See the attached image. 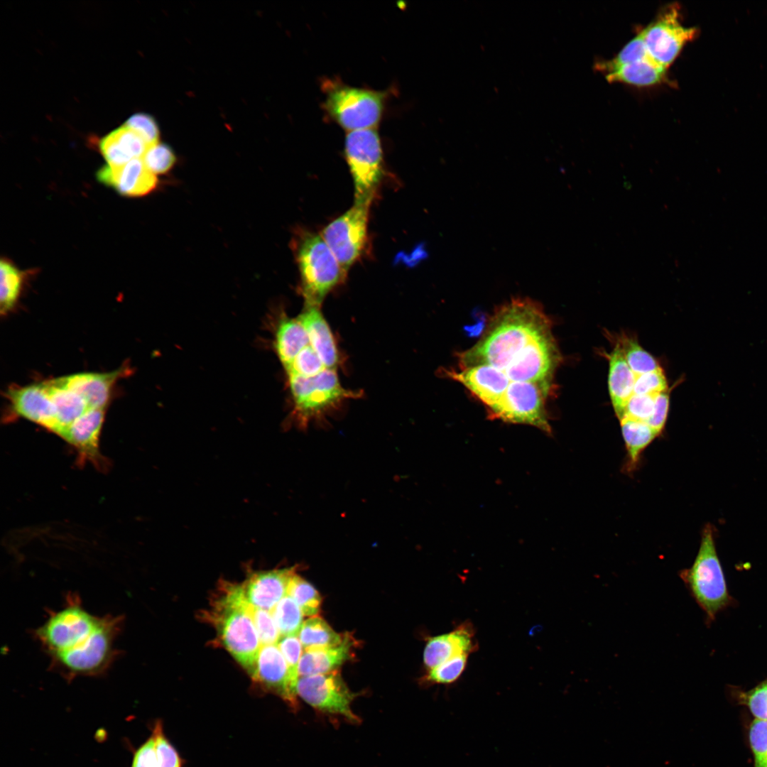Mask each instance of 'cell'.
Listing matches in <instances>:
<instances>
[{
  "instance_id": "cell-1",
  "label": "cell",
  "mask_w": 767,
  "mask_h": 767,
  "mask_svg": "<svg viewBox=\"0 0 767 767\" xmlns=\"http://www.w3.org/2000/svg\"><path fill=\"white\" fill-rule=\"evenodd\" d=\"M122 624L121 616L94 615L77 597L68 596L65 604L35 631V636L52 666L65 678L92 677L102 674L114 662Z\"/></svg>"
},
{
  "instance_id": "cell-2",
  "label": "cell",
  "mask_w": 767,
  "mask_h": 767,
  "mask_svg": "<svg viewBox=\"0 0 767 767\" xmlns=\"http://www.w3.org/2000/svg\"><path fill=\"white\" fill-rule=\"evenodd\" d=\"M550 332V322L538 303L513 298L498 309L482 339L460 354V366L488 364L504 371L528 344Z\"/></svg>"
},
{
  "instance_id": "cell-3",
  "label": "cell",
  "mask_w": 767,
  "mask_h": 767,
  "mask_svg": "<svg viewBox=\"0 0 767 767\" xmlns=\"http://www.w3.org/2000/svg\"><path fill=\"white\" fill-rule=\"evenodd\" d=\"M211 608L204 614L223 646L252 677L261 643L241 584L221 582Z\"/></svg>"
},
{
  "instance_id": "cell-4",
  "label": "cell",
  "mask_w": 767,
  "mask_h": 767,
  "mask_svg": "<svg viewBox=\"0 0 767 767\" xmlns=\"http://www.w3.org/2000/svg\"><path fill=\"white\" fill-rule=\"evenodd\" d=\"M293 245L305 306L320 308L327 295L344 280L347 273L320 234L300 230Z\"/></svg>"
},
{
  "instance_id": "cell-5",
  "label": "cell",
  "mask_w": 767,
  "mask_h": 767,
  "mask_svg": "<svg viewBox=\"0 0 767 767\" xmlns=\"http://www.w3.org/2000/svg\"><path fill=\"white\" fill-rule=\"evenodd\" d=\"M680 577L709 622L731 604L732 599L717 555L712 524L705 525L693 564L682 570Z\"/></svg>"
},
{
  "instance_id": "cell-6",
  "label": "cell",
  "mask_w": 767,
  "mask_h": 767,
  "mask_svg": "<svg viewBox=\"0 0 767 767\" xmlns=\"http://www.w3.org/2000/svg\"><path fill=\"white\" fill-rule=\"evenodd\" d=\"M323 109L328 117L348 131L376 128L385 107L387 93L349 86L340 80H325Z\"/></svg>"
},
{
  "instance_id": "cell-7",
  "label": "cell",
  "mask_w": 767,
  "mask_h": 767,
  "mask_svg": "<svg viewBox=\"0 0 767 767\" xmlns=\"http://www.w3.org/2000/svg\"><path fill=\"white\" fill-rule=\"evenodd\" d=\"M288 376L294 401L293 416L301 428L323 417L344 401L359 397L357 392L341 386L335 369H325L311 377L296 374Z\"/></svg>"
},
{
  "instance_id": "cell-8",
  "label": "cell",
  "mask_w": 767,
  "mask_h": 767,
  "mask_svg": "<svg viewBox=\"0 0 767 767\" xmlns=\"http://www.w3.org/2000/svg\"><path fill=\"white\" fill-rule=\"evenodd\" d=\"M344 154L354 183V202L371 203L384 174L383 151L377 129L348 131Z\"/></svg>"
},
{
  "instance_id": "cell-9",
  "label": "cell",
  "mask_w": 767,
  "mask_h": 767,
  "mask_svg": "<svg viewBox=\"0 0 767 767\" xmlns=\"http://www.w3.org/2000/svg\"><path fill=\"white\" fill-rule=\"evenodd\" d=\"M548 392L538 384L511 381L501 399L488 408L489 416L506 423L532 425L550 433L545 406Z\"/></svg>"
},
{
  "instance_id": "cell-10",
  "label": "cell",
  "mask_w": 767,
  "mask_h": 767,
  "mask_svg": "<svg viewBox=\"0 0 767 767\" xmlns=\"http://www.w3.org/2000/svg\"><path fill=\"white\" fill-rule=\"evenodd\" d=\"M371 204L354 202L350 209L328 224L320 234L346 273L366 247Z\"/></svg>"
},
{
  "instance_id": "cell-11",
  "label": "cell",
  "mask_w": 767,
  "mask_h": 767,
  "mask_svg": "<svg viewBox=\"0 0 767 767\" xmlns=\"http://www.w3.org/2000/svg\"><path fill=\"white\" fill-rule=\"evenodd\" d=\"M296 692L298 696L320 713L341 716L353 724L359 722L351 707L358 695L349 689L337 670L300 677Z\"/></svg>"
},
{
  "instance_id": "cell-12",
  "label": "cell",
  "mask_w": 767,
  "mask_h": 767,
  "mask_svg": "<svg viewBox=\"0 0 767 767\" xmlns=\"http://www.w3.org/2000/svg\"><path fill=\"white\" fill-rule=\"evenodd\" d=\"M641 33L651 57L667 69L684 45L695 38L697 30L684 26L680 21L678 7L670 5Z\"/></svg>"
},
{
  "instance_id": "cell-13",
  "label": "cell",
  "mask_w": 767,
  "mask_h": 767,
  "mask_svg": "<svg viewBox=\"0 0 767 767\" xmlns=\"http://www.w3.org/2000/svg\"><path fill=\"white\" fill-rule=\"evenodd\" d=\"M559 361L560 354L550 332L528 344L504 372L511 381L538 384L549 391Z\"/></svg>"
},
{
  "instance_id": "cell-14",
  "label": "cell",
  "mask_w": 767,
  "mask_h": 767,
  "mask_svg": "<svg viewBox=\"0 0 767 767\" xmlns=\"http://www.w3.org/2000/svg\"><path fill=\"white\" fill-rule=\"evenodd\" d=\"M298 567L250 572L241 584L248 602L254 606L272 609L288 594V586Z\"/></svg>"
},
{
  "instance_id": "cell-15",
  "label": "cell",
  "mask_w": 767,
  "mask_h": 767,
  "mask_svg": "<svg viewBox=\"0 0 767 767\" xmlns=\"http://www.w3.org/2000/svg\"><path fill=\"white\" fill-rule=\"evenodd\" d=\"M251 678L281 697L293 709H297L298 695L290 682L287 663L277 643L261 646Z\"/></svg>"
},
{
  "instance_id": "cell-16",
  "label": "cell",
  "mask_w": 767,
  "mask_h": 767,
  "mask_svg": "<svg viewBox=\"0 0 767 767\" xmlns=\"http://www.w3.org/2000/svg\"><path fill=\"white\" fill-rule=\"evenodd\" d=\"M97 179L126 197H141L152 192L158 178L145 165L142 158H134L119 167L106 165L97 172Z\"/></svg>"
},
{
  "instance_id": "cell-17",
  "label": "cell",
  "mask_w": 767,
  "mask_h": 767,
  "mask_svg": "<svg viewBox=\"0 0 767 767\" xmlns=\"http://www.w3.org/2000/svg\"><path fill=\"white\" fill-rule=\"evenodd\" d=\"M445 375L467 387L488 408L502 397L511 381L501 370L488 364H480L459 371H445Z\"/></svg>"
},
{
  "instance_id": "cell-18",
  "label": "cell",
  "mask_w": 767,
  "mask_h": 767,
  "mask_svg": "<svg viewBox=\"0 0 767 767\" xmlns=\"http://www.w3.org/2000/svg\"><path fill=\"white\" fill-rule=\"evenodd\" d=\"M477 649L474 628L469 621H465L450 632L428 638L423 663L429 670L455 656L470 655Z\"/></svg>"
},
{
  "instance_id": "cell-19",
  "label": "cell",
  "mask_w": 767,
  "mask_h": 767,
  "mask_svg": "<svg viewBox=\"0 0 767 767\" xmlns=\"http://www.w3.org/2000/svg\"><path fill=\"white\" fill-rule=\"evenodd\" d=\"M104 409H89L59 435L77 450L80 460H89L97 465H101L102 461L99 451V439Z\"/></svg>"
},
{
  "instance_id": "cell-20",
  "label": "cell",
  "mask_w": 767,
  "mask_h": 767,
  "mask_svg": "<svg viewBox=\"0 0 767 767\" xmlns=\"http://www.w3.org/2000/svg\"><path fill=\"white\" fill-rule=\"evenodd\" d=\"M8 397L17 415L55 433V408L43 383L11 389Z\"/></svg>"
},
{
  "instance_id": "cell-21",
  "label": "cell",
  "mask_w": 767,
  "mask_h": 767,
  "mask_svg": "<svg viewBox=\"0 0 767 767\" xmlns=\"http://www.w3.org/2000/svg\"><path fill=\"white\" fill-rule=\"evenodd\" d=\"M597 69L609 82L634 86H653L667 80V69L656 62L650 55L620 63L607 60L598 63Z\"/></svg>"
},
{
  "instance_id": "cell-22",
  "label": "cell",
  "mask_w": 767,
  "mask_h": 767,
  "mask_svg": "<svg viewBox=\"0 0 767 767\" xmlns=\"http://www.w3.org/2000/svg\"><path fill=\"white\" fill-rule=\"evenodd\" d=\"M297 320L305 328L310 346L325 368L335 369L339 363V352L332 330L320 308L305 306Z\"/></svg>"
},
{
  "instance_id": "cell-23",
  "label": "cell",
  "mask_w": 767,
  "mask_h": 767,
  "mask_svg": "<svg viewBox=\"0 0 767 767\" xmlns=\"http://www.w3.org/2000/svg\"><path fill=\"white\" fill-rule=\"evenodd\" d=\"M124 374L121 370L110 373H81L58 378L64 387L78 394L89 408H105L111 388L116 381Z\"/></svg>"
},
{
  "instance_id": "cell-24",
  "label": "cell",
  "mask_w": 767,
  "mask_h": 767,
  "mask_svg": "<svg viewBox=\"0 0 767 767\" xmlns=\"http://www.w3.org/2000/svg\"><path fill=\"white\" fill-rule=\"evenodd\" d=\"M355 641L345 633L343 641L338 645L304 650L298 666L300 677L325 674L337 668L352 657Z\"/></svg>"
},
{
  "instance_id": "cell-25",
  "label": "cell",
  "mask_w": 767,
  "mask_h": 767,
  "mask_svg": "<svg viewBox=\"0 0 767 767\" xmlns=\"http://www.w3.org/2000/svg\"><path fill=\"white\" fill-rule=\"evenodd\" d=\"M609 361V391L614 412L621 419L626 405L633 393L635 374L628 365L619 347L614 344Z\"/></svg>"
},
{
  "instance_id": "cell-26",
  "label": "cell",
  "mask_w": 767,
  "mask_h": 767,
  "mask_svg": "<svg viewBox=\"0 0 767 767\" xmlns=\"http://www.w3.org/2000/svg\"><path fill=\"white\" fill-rule=\"evenodd\" d=\"M54 406L57 430L60 435L62 431L89 409V406L78 394L62 386L57 380L43 382Z\"/></svg>"
},
{
  "instance_id": "cell-27",
  "label": "cell",
  "mask_w": 767,
  "mask_h": 767,
  "mask_svg": "<svg viewBox=\"0 0 767 767\" xmlns=\"http://www.w3.org/2000/svg\"><path fill=\"white\" fill-rule=\"evenodd\" d=\"M620 420L621 433L627 452L625 469H636L643 451L660 434L644 421L624 417Z\"/></svg>"
},
{
  "instance_id": "cell-28",
  "label": "cell",
  "mask_w": 767,
  "mask_h": 767,
  "mask_svg": "<svg viewBox=\"0 0 767 767\" xmlns=\"http://www.w3.org/2000/svg\"><path fill=\"white\" fill-rule=\"evenodd\" d=\"M308 345L309 339L307 332L297 318L282 319L276 331V349L285 370Z\"/></svg>"
},
{
  "instance_id": "cell-29",
  "label": "cell",
  "mask_w": 767,
  "mask_h": 767,
  "mask_svg": "<svg viewBox=\"0 0 767 767\" xmlns=\"http://www.w3.org/2000/svg\"><path fill=\"white\" fill-rule=\"evenodd\" d=\"M345 633H338L319 616L304 621L298 638L304 650L326 648L339 644Z\"/></svg>"
},
{
  "instance_id": "cell-30",
  "label": "cell",
  "mask_w": 767,
  "mask_h": 767,
  "mask_svg": "<svg viewBox=\"0 0 767 767\" xmlns=\"http://www.w3.org/2000/svg\"><path fill=\"white\" fill-rule=\"evenodd\" d=\"M0 310L6 315L16 305L21 294L25 273L6 259L1 260Z\"/></svg>"
},
{
  "instance_id": "cell-31",
  "label": "cell",
  "mask_w": 767,
  "mask_h": 767,
  "mask_svg": "<svg viewBox=\"0 0 767 767\" xmlns=\"http://www.w3.org/2000/svg\"><path fill=\"white\" fill-rule=\"evenodd\" d=\"M635 375L655 371L660 368L656 359L646 351L638 341L626 334H619L614 339Z\"/></svg>"
},
{
  "instance_id": "cell-32",
  "label": "cell",
  "mask_w": 767,
  "mask_h": 767,
  "mask_svg": "<svg viewBox=\"0 0 767 767\" xmlns=\"http://www.w3.org/2000/svg\"><path fill=\"white\" fill-rule=\"evenodd\" d=\"M268 611L276 624L281 636H298L304 622V614L291 597L287 594Z\"/></svg>"
},
{
  "instance_id": "cell-33",
  "label": "cell",
  "mask_w": 767,
  "mask_h": 767,
  "mask_svg": "<svg viewBox=\"0 0 767 767\" xmlns=\"http://www.w3.org/2000/svg\"><path fill=\"white\" fill-rule=\"evenodd\" d=\"M288 595L298 604L304 616H317L320 611L322 601L321 595L313 585L297 573L290 580Z\"/></svg>"
},
{
  "instance_id": "cell-34",
  "label": "cell",
  "mask_w": 767,
  "mask_h": 767,
  "mask_svg": "<svg viewBox=\"0 0 767 767\" xmlns=\"http://www.w3.org/2000/svg\"><path fill=\"white\" fill-rule=\"evenodd\" d=\"M730 692L739 705L749 708L756 719L767 721V678L751 690L732 687Z\"/></svg>"
},
{
  "instance_id": "cell-35",
  "label": "cell",
  "mask_w": 767,
  "mask_h": 767,
  "mask_svg": "<svg viewBox=\"0 0 767 767\" xmlns=\"http://www.w3.org/2000/svg\"><path fill=\"white\" fill-rule=\"evenodd\" d=\"M469 655L463 654L429 669L423 682L430 685H450L456 682L464 671Z\"/></svg>"
},
{
  "instance_id": "cell-36",
  "label": "cell",
  "mask_w": 767,
  "mask_h": 767,
  "mask_svg": "<svg viewBox=\"0 0 767 767\" xmlns=\"http://www.w3.org/2000/svg\"><path fill=\"white\" fill-rule=\"evenodd\" d=\"M175 159L172 149L159 142L148 146L142 157L146 168L155 175L169 171L175 164Z\"/></svg>"
},
{
  "instance_id": "cell-37",
  "label": "cell",
  "mask_w": 767,
  "mask_h": 767,
  "mask_svg": "<svg viewBox=\"0 0 767 767\" xmlns=\"http://www.w3.org/2000/svg\"><path fill=\"white\" fill-rule=\"evenodd\" d=\"M151 734L156 741L158 767H183L182 758L165 736L161 720L154 722Z\"/></svg>"
},
{
  "instance_id": "cell-38",
  "label": "cell",
  "mask_w": 767,
  "mask_h": 767,
  "mask_svg": "<svg viewBox=\"0 0 767 767\" xmlns=\"http://www.w3.org/2000/svg\"><path fill=\"white\" fill-rule=\"evenodd\" d=\"M277 645L287 663L290 682L296 692L297 683L300 678L298 666L303 648L302 643L298 636L293 635L281 636Z\"/></svg>"
},
{
  "instance_id": "cell-39",
  "label": "cell",
  "mask_w": 767,
  "mask_h": 767,
  "mask_svg": "<svg viewBox=\"0 0 767 767\" xmlns=\"http://www.w3.org/2000/svg\"><path fill=\"white\" fill-rule=\"evenodd\" d=\"M325 369V365L309 344L300 352L286 371L288 374L311 377Z\"/></svg>"
},
{
  "instance_id": "cell-40",
  "label": "cell",
  "mask_w": 767,
  "mask_h": 767,
  "mask_svg": "<svg viewBox=\"0 0 767 767\" xmlns=\"http://www.w3.org/2000/svg\"><path fill=\"white\" fill-rule=\"evenodd\" d=\"M250 610L261 646L276 644L281 636L270 611L256 608L252 604Z\"/></svg>"
},
{
  "instance_id": "cell-41",
  "label": "cell",
  "mask_w": 767,
  "mask_h": 767,
  "mask_svg": "<svg viewBox=\"0 0 767 767\" xmlns=\"http://www.w3.org/2000/svg\"><path fill=\"white\" fill-rule=\"evenodd\" d=\"M749 736L754 767H767V721L754 719L751 724Z\"/></svg>"
},
{
  "instance_id": "cell-42",
  "label": "cell",
  "mask_w": 767,
  "mask_h": 767,
  "mask_svg": "<svg viewBox=\"0 0 767 767\" xmlns=\"http://www.w3.org/2000/svg\"><path fill=\"white\" fill-rule=\"evenodd\" d=\"M111 133L128 156L131 159L142 158L148 146L135 131L124 124Z\"/></svg>"
},
{
  "instance_id": "cell-43",
  "label": "cell",
  "mask_w": 767,
  "mask_h": 767,
  "mask_svg": "<svg viewBox=\"0 0 767 767\" xmlns=\"http://www.w3.org/2000/svg\"><path fill=\"white\" fill-rule=\"evenodd\" d=\"M657 395L633 393L626 405L622 418L628 417L647 423L653 414Z\"/></svg>"
},
{
  "instance_id": "cell-44",
  "label": "cell",
  "mask_w": 767,
  "mask_h": 767,
  "mask_svg": "<svg viewBox=\"0 0 767 767\" xmlns=\"http://www.w3.org/2000/svg\"><path fill=\"white\" fill-rule=\"evenodd\" d=\"M635 376L633 393L636 394L656 395L668 390L666 378L661 368Z\"/></svg>"
},
{
  "instance_id": "cell-45",
  "label": "cell",
  "mask_w": 767,
  "mask_h": 767,
  "mask_svg": "<svg viewBox=\"0 0 767 767\" xmlns=\"http://www.w3.org/2000/svg\"><path fill=\"white\" fill-rule=\"evenodd\" d=\"M124 125L135 131L148 146L158 142L159 129L151 116L143 113L134 114L126 120Z\"/></svg>"
},
{
  "instance_id": "cell-46",
  "label": "cell",
  "mask_w": 767,
  "mask_h": 767,
  "mask_svg": "<svg viewBox=\"0 0 767 767\" xmlns=\"http://www.w3.org/2000/svg\"><path fill=\"white\" fill-rule=\"evenodd\" d=\"M99 148L109 166L119 167L132 160L122 151L111 133L100 140Z\"/></svg>"
},
{
  "instance_id": "cell-47",
  "label": "cell",
  "mask_w": 767,
  "mask_h": 767,
  "mask_svg": "<svg viewBox=\"0 0 767 767\" xmlns=\"http://www.w3.org/2000/svg\"><path fill=\"white\" fill-rule=\"evenodd\" d=\"M131 767H158V759L153 735L134 750Z\"/></svg>"
},
{
  "instance_id": "cell-48",
  "label": "cell",
  "mask_w": 767,
  "mask_h": 767,
  "mask_svg": "<svg viewBox=\"0 0 767 767\" xmlns=\"http://www.w3.org/2000/svg\"><path fill=\"white\" fill-rule=\"evenodd\" d=\"M669 402L670 396L668 391L658 393L656 398L653 414L647 423L660 433L663 431L666 422Z\"/></svg>"
},
{
  "instance_id": "cell-49",
  "label": "cell",
  "mask_w": 767,
  "mask_h": 767,
  "mask_svg": "<svg viewBox=\"0 0 767 767\" xmlns=\"http://www.w3.org/2000/svg\"><path fill=\"white\" fill-rule=\"evenodd\" d=\"M468 335L477 336L478 335L484 328V320L478 321L473 325L467 326L465 327Z\"/></svg>"
}]
</instances>
